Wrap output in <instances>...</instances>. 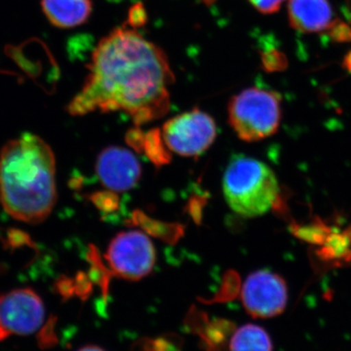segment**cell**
I'll return each mask as SVG.
<instances>
[{
    "mask_svg": "<svg viewBox=\"0 0 351 351\" xmlns=\"http://www.w3.org/2000/svg\"><path fill=\"white\" fill-rule=\"evenodd\" d=\"M57 201L56 159L49 145L25 133L0 152V204L9 216L43 223Z\"/></svg>",
    "mask_w": 351,
    "mask_h": 351,
    "instance_id": "obj_2",
    "label": "cell"
},
{
    "mask_svg": "<svg viewBox=\"0 0 351 351\" xmlns=\"http://www.w3.org/2000/svg\"><path fill=\"white\" fill-rule=\"evenodd\" d=\"M271 339L262 327L247 324L235 330L228 351H272Z\"/></svg>",
    "mask_w": 351,
    "mask_h": 351,
    "instance_id": "obj_12",
    "label": "cell"
},
{
    "mask_svg": "<svg viewBox=\"0 0 351 351\" xmlns=\"http://www.w3.org/2000/svg\"><path fill=\"white\" fill-rule=\"evenodd\" d=\"M241 299L245 309L252 317H276L287 306V285L278 274L269 270H258L245 280Z\"/></svg>",
    "mask_w": 351,
    "mask_h": 351,
    "instance_id": "obj_8",
    "label": "cell"
},
{
    "mask_svg": "<svg viewBox=\"0 0 351 351\" xmlns=\"http://www.w3.org/2000/svg\"><path fill=\"white\" fill-rule=\"evenodd\" d=\"M82 89L69 104L71 115L125 112L136 125L160 119L170 108L175 82L167 55L129 25L97 44Z\"/></svg>",
    "mask_w": 351,
    "mask_h": 351,
    "instance_id": "obj_1",
    "label": "cell"
},
{
    "mask_svg": "<svg viewBox=\"0 0 351 351\" xmlns=\"http://www.w3.org/2000/svg\"><path fill=\"white\" fill-rule=\"evenodd\" d=\"M223 191L234 213L255 218L274 206L278 199L279 184L267 164L240 154L228 162L223 177Z\"/></svg>",
    "mask_w": 351,
    "mask_h": 351,
    "instance_id": "obj_3",
    "label": "cell"
},
{
    "mask_svg": "<svg viewBox=\"0 0 351 351\" xmlns=\"http://www.w3.org/2000/svg\"><path fill=\"white\" fill-rule=\"evenodd\" d=\"M96 173L105 188L123 193L138 184L142 168L133 152L123 147H110L99 154Z\"/></svg>",
    "mask_w": 351,
    "mask_h": 351,
    "instance_id": "obj_9",
    "label": "cell"
},
{
    "mask_svg": "<svg viewBox=\"0 0 351 351\" xmlns=\"http://www.w3.org/2000/svg\"><path fill=\"white\" fill-rule=\"evenodd\" d=\"M254 8L257 9L258 12L269 15V14L276 13L281 5L288 0H248Z\"/></svg>",
    "mask_w": 351,
    "mask_h": 351,
    "instance_id": "obj_14",
    "label": "cell"
},
{
    "mask_svg": "<svg viewBox=\"0 0 351 351\" xmlns=\"http://www.w3.org/2000/svg\"><path fill=\"white\" fill-rule=\"evenodd\" d=\"M107 258L115 276L127 280H140L154 269L156 248L144 232L130 230L119 233L112 240Z\"/></svg>",
    "mask_w": 351,
    "mask_h": 351,
    "instance_id": "obj_6",
    "label": "cell"
},
{
    "mask_svg": "<svg viewBox=\"0 0 351 351\" xmlns=\"http://www.w3.org/2000/svg\"><path fill=\"white\" fill-rule=\"evenodd\" d=\"M77 351H106L104 350L103 348H99L97 346H83L82 348H80V350Z\"/></svg>",
    "mask_w": 351,
    "mask_h": 351,
    "instance_id": "obj_15",
    "label": "cell"
},
{
    "mask_svg": "<svg viewBox=\"0 0 351 351\" xmlns=\"http://www.w3.org/2000/svg\"><path fill=\"white\" fill-rule=\"evenodd\" d=\"M228 115L240 140L258 142L276 134L280 126V95L263 88H247L228 101Z\"/></svg>",
    "mask_w": 351,
    "mask_h": 351,
    "instance_id": "obj_4",
    "label": "cell"
},
{
    "mask_svg": "<svg viewBox=\"0 0 351 351\" xmlns=\"http://www.w3.org/2000/svg\"><path fill=\"white\" fill-rule=\"evenodd\" d=\"M44 320L43 300L32 289H16L0 295V341L34 334Z\"/></svg>",
    "mask_w": 351,
    "mask_h": 351,
    "instance_id": "obj_7",
    "label": "cell"
},
{
    "mask_svg": "<svg viewBox=\"0 0 351 351\" xmlns=\"http://www.w3.org/2000/svg\"><path fill=\"white\" fill-rule=\"evenodd\" d=\"M161 133L170 151L181 156L195 157L213 144L217 126L211 115L193 108L167 120Z\"/></svg>",
    "mask_w": 351,
    "mask_h": 351,
    "instance_id": "obj_5",
    "label": "cell"
},
{
    "mask_svg": "<svg viewBox=\"0 0 351 351\" xmlns=\"http://www.w3.org/2000/svg\"><path fill=\"white\" fill-rule=\"evenodd\" d=\"M291 27L302 34L327 31L334 24V12L328 0H288Z\"/></svg>",
    "mask_w": 351,
    "mask_h": 351,
    "instance_id": "obj_10",
    "label": "cell"
},
{
    "mask_svg": "<svg viewBox=\"0 0 351 351\" xmlns=\"http://www.w3.org/2000/svg\"><path fill=\"white\" fill-rule=\"evenodd\" d=\"M41 8L50 24L59 29H73L91 17V0H41Z\"/></svg>",
    "mask_w": 351,
    "mask_h": 351,
    "instance_id": "obj_11",
    "label": "cell"
},
{
    "mask_svg": "<svg viewBox=\"0 0 351 351\" xmlns=\"http://www.w3.org/2000/svg\"><path fill=\"white\" fill-rule=\"evenodd\" d=\"M147 21V14L145 6L142 3H136L131 7L129 11L128 24L129 27L136 29V27H142Z\"/></svg>",
    "mask_w": 351,
    "mask_h": 351,
    "instance_id": "obj_13",
    "label": "cell"
}]
</instances>
